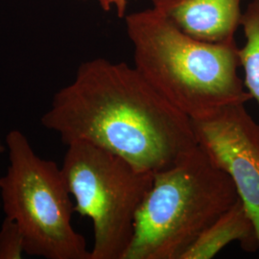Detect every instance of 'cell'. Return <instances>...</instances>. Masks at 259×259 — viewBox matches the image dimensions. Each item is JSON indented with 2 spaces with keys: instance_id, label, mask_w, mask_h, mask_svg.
I'll return each instance as SVG.
<instances>
[{
  "instance_id": "obj_7",
  "label": "cell",
  "mask_w": 259,
  "mask_h": 259,
  "mask_svg": "<svg viewBox=\"0 0 259 259\" xmlns=\"http://www.w3.org/2000/svg\"><path fill=\"white\" fill-rule=\"evenodd\" d=\"M242 0H152L153 8L185 34L200 40H234Z\"/></svg>"
},
{
  "instance_id": "obj_10",
  "label": "cell",
  "mask_w": 259,
  "mask_h": 259,
  "mask_svg": "<svg viewBox=\"0 0 259 259\" xmlns=\"http://www.w3.org/2000/svg\"><path fill=\"white\" fill-rule=\"evenodd\" d=\"M24 253V239L19 226L5 216L0 227V259H21Z\"/></svg>"
},
{
  "instance_id": "obj_9",
  "label": "cell",
  "mask_w": 259,
  "mask_h": 259,
  "mask_svg": "<svg viewBox=\"0 0 259 259\" xmlns=\"http://www.w3.org/2000/svg\"><path fill=\"white\" fill-rule=\"evenodd\" d=\"M240 25L245 45L239 48L240 66L244 70V84L259 105V0H251L242 13Z\"/></svg>"
},
{
  "instance_id": "obj_4",
  "label": "cell",
  "mask_w": 259,
  "mask_h": 259,
  "mask_svg": "<svg viewBox=\"0 0 259 259\" xmlns=\"http://www.w3.org/2000/svg\"><path fill=\"white\" fill-rule=\"evenodd\" d=\"M9 166L0 177L1 208L19 226L25 254L47 259H91L87 242L72 226L74 203L62 168L37 156L26 136L6 137Z\"/></svg>"
},
{
  "instance_id": "obj_3",
  "label": "cell",
  "mask_w": 259,
  "mask_h": 259,
  "mask_svg": "<svg viewBox=\"0 0 259 259\" xmlns=\"http://www.w3.org/2000/svg\"><path fill=\"white\" fill-rule=\"evenodd\" d=\"M238 200L231 177L198 146L175 165L154 174L123 259H182Z\"/></svg>"
},
{
  "instance_id": "obj_8",
  "label": "cell",
  "mask_w": 259,
  "mask_h": 259,
  "mask_svg": "<svg viewBox=\"0 0 259 259\" xmlns=\"http://www.w3.org/2000/svg\"><path fill=\"white\" fill-rule=\"evenodd\" d=\"M232 242L248 251L259 250L254 224L240 199L204 231L182 259H211Z\"/></svg>"
},
{
  "instance_id": "obj_1",
  "label": "cell",
  "mask_w": 259,
  "mask_h": 259,
  "mask_svg": "<svg viewBox=\"0 0 259 259\" xmlns=\"http://www.w3.org/2000/svg\"><path fill=\"white\" fill-rule=\"evenodd\" d=\"M41 125L68 145L84 141L156 174L198 147L192 120L135 66L98 58L54 94Z\"/></svg>"
},
{
  "instance_id": "obj_6",
  "label": "cell",
  "mask_w": 259,
  "mask_h": 259,
  "mask_svg": "<svg viewBox=\"0 0 259 259\" xmlns=\"http://www.w3.org/2000/svg\"><path fill=\"white\" fill-rule=\"evenodd\" d=\"M197 144L233 182L254 224L259 242V125L245 104L193 119Z\"/></svg>"
},
{
  "instance_id": "obj_11",
  "label": "cell",
  "mask_w": 259,
  "mask_h": 259,
  "mask_svg": "<svg viewBox=\"0 0 259 259\" xmlns=\"http://www.w3.org/2000/svg\"><path fill=\"white\" fill-rule=\"evenodd\" d=\"M101 7L105 11H111V8H114L117 12L119 18L126 17L127 11V0H97Z\"/></svg>"
},
{
  "instance_id": "obj_12",
  "label": "cell",
  "mask_w": 259,
  "mask_h": 259,
  "mask_svg": "<svg viewBox=\"0 0 259 259\" xmlns=\"http://www.w3.org/2000/svg\"><path fill=\"white\" fill-rule=\"evenodd\" d=\"M6 144L4 142H2V140L0 139V156L6 151ZM0 208H1V200H0Z\"/></svg>"
},
{
  "instance_id": "obj_5",
  "label": "cell",
  "mask_w": 259,
  "mask_h": 259,
  "mask_svg": "<svg viewBox=\"0 0 259 259\" xmlns=\"http://www.w3.org/2000/svg\"><path fill=\"white\" fill-rule=\"evenodd\" d=\"M62 171L74 212L93 222L91 259H123L154 174L84 141L69 143Z\"/></svg>"
},
{
  "instance_id": "obj_2",
  "label": "cell",
  "mask_w": 259,
  "mask_h": 259,
  "mask_svg": "<svg viewBox=\"0 0 259 259\" xmlns=\"http://www.w3.org/2000/svg\"><path fill=\"white\" fill-rule=\"evenodd\" d=\"M135 67L157 93L191 120L251 96L238 76L235 39L191 37L153 7L125 17Z\"/></svg>"
}]
</instances>
